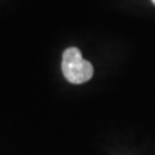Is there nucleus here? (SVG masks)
Returning <instances> with one entry per match:
<instances>
[{"instance_id":"nucleus-2","label":"nucleus","mask_w":155,"mask_h":155,"mask_svg":"<svg viewBox=\"0 0 155 155\" xmlns=\"http://www.w3.org/2000/svg\"><path fill=\"white\" fill-rule=\"evenodd\" d=\"M152 2H153V4H154V6H155V0H152Z\"/></svg>"},{"instance_id":"nucleus-1","label":"nucleus","mask_w":155,"mask_h":155,"mask_svg":"<svg viewBox=\"0 0 155 155\" xmlns=\"http://www.w3.org/2000/svg\"><path fill=\"white\" fill-rule=\"evenodd\" d=\"M62 72L68 82L72 84H83L93 76V66L83 59L77 47H69L62 54Z\"/></svg>"}]
</instances>
